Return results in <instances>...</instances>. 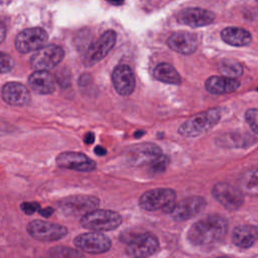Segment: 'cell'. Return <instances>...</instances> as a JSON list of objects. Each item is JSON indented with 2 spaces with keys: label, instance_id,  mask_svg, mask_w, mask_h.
Masks as SVG:
<instances>
[{
  "label": "cell",
  "instance_id": "d590c367",
  "mask_svg": "<svg viewBox=\"0 0 258 258\" xmlns=\"http://www.w3.org/2000/svg\"><path fill=\"white\" fill-rule=\"evenodd\" d=\"M39 214L45 218H48L49 216H51V214L53 213V209L52 208H45V209H39Z\"/></svg>",
  "mask_w": 258,
  "mask_h": 258
},
{
  "label": "cell",
  "instance_id": "484cf974",
  "mask_svg": "<svg viewBox=\"0 0 258 258\" xmlns=\"http://www.w3.org/2000/svg\"><path fill=\"white\" fill-rule=\"evenodd\" d=\"M241 188L249 191V192H256L257 191V169L253 168L246 172H244L240 179H239Z\"/></svg>",
  "mask_w": 258,
  "mask_h": 258
},
{
  "label": "cell",
  "instance_id": "8d00e7d4",
  "mask_svg": "<svg viewBox=\"0 0 258 258\" xmlns=\"http://www.w3.org/2000/svg\"><path fill=\"white\" fill-rule=\"evenodd\" d=\"M85 143L86 144H92L94 143L95 141V135L93 132H88L86 135H85Z\"/></svg>",
  "mask_w": 258,
  "mask_h": 258
},
{
  "label": "cell",
  "instance_id": "836d02e7",
  "mask_svg": "<svg viewBox=\"0 0 258 258\" xmlns=\"http://www.w3.org/2000/svg\"><path fill=\"white\" fill-rule=\"evenodd\" d=\"M10 131H11L10 126L7 123H5V122H1L0 121V135L8 134Z\"/></svg>",
  "mask_w": 258,
  "mask_h": 258
},
{
  "label": "cell",
  "instance_id": "7a4b0ae2",
  "mask_svg": "<svg viewBox=\"0 0 258 258\" xmlns=\"http://www.w3.org/2000/svg\"><path fill=\"white\" fill-rule=\"evenodd\" d=\"M220 119L221 110L219 108L208 109L183 122L178 128V133L185 137L200 136L215 127Z\"/></svg>",
  "mask_w": 258,
  "mask_h": 258
},
{
  "label": "cell",
  "instance_id": "4dcf8cb0",
  "mask_svg": "<svg viewBox=\"0 0 258 258\" xmlns=\"http://www.w3.org/2000/svg\"><path fill=\"white\" fill-rule=\"evenodd\" d=\"M257 114H258V111L255 108L247 110V112L245 114L246 122L250 126V129L254 133H257V129H258V127H257Z\"/></svg>",
  "mask_w": 258,
  "mask_h": 258
},
{
  "label": "cell",
  "instance_id": "f546056e",
  "mask_svg": "<svg viewBox=\"0 0 258 258\" xmlns=\"http://www.w3.org/2000/svg\"><path fill=\"white\" fill-rule=\"evenodd\" d=\"M14 67L13 57L4 51H0V74L9 73Z\"/></svg>",
  "mask_w": 258,
  "mask_h": 258
},
{
  "label": "cell",
  "instance_id": "9a60e30c",
  "mask_svg": "<svg viewBox=\"0 0 258 258\" xmlns=\"http://www.w3.org/2000/svg\"><path fill=\"white\" fill-rule=\"evenodd\" d=\"M206 205L207 202L202 197H188L182 199L178 203H175L170 211V215L175 221H185L201 213L205 209Z\"/></svg>",
  "mask_w": 258,
  "mask_h": 258
},
{
  "label": "cell",
  "instance_id": "f1b7e54d",
  "mask_svg": "<svg viewBox=\"0 0 258 258\" xmlns=\"http://www.w3.org/2000/svg\"><path fill=\"white\" fill-rule=\"evenodd\" d=\"M50 258H83L77 251L63 248V247H57L50 251Z\"/></svg>",
  "mask_w": 258,
  "mask_h": 258
},
{
  "label": "cell",
  "instance_id": "60d3db41",
  "mask_svg": "<svg viewBox=\"0 0 258 258\" xmlns=\"http://www.w3.org/2000/svg\"><path fill=\"white\" fill-rule=\"evenodd\" d=\"M218 258H228V257H218Z\"/></svg>",
  "mask_w": 258,
  "mask_h": 258
},
{
  "label": "cell",
  "instance_id": "d6986e66",
  "mask_svg": "<svg viewBox=\"0 0 258 258\" xmlns=\"http://www.w3.org/2000/svg\"><path fill=\"white\" fill-rule=\"evenodd\" d=\"M166 43L169 46V48L178 53L190 54L197 50L198 37L194 33L179 31L172 33L168 37Z\"/></svg>",
  "mask_w": 258,
  "mask_h": 258
},
{
  "label": "cell",
  "instance_id": "4fadbf2b",
  "mask_svg": "<svg viewBox=\"0 0 258 258\" xmlns=\"http://www.w3.org/2000/svg\"><path fill=\"white\" fill-rule=\"evenodd\" d=\"M75 245L90 254H101L111 248V240L102 233H84L75 238Z\"/></svg>",
  "mask_w": 258,
  "mask_h": 258
},
{
  "label": "cell",
  "instance_id": "cb8c5ba5",
  "mask_svg": "<svg viewBox=\"0 0 258 258\" xmlns=\"http://www.w3.org/2000/svg\"><path fill=\"white\" fill-rule=\"evenodd\" d=\"M153 77L162 83L177 85L180 84L181 78L173 66L167 62L157 64L153 70Z\"/></svg>",
  "mask_w": 258,
  "mask_h": 258
},
{
  "label": "cell",
  "instance_id": "e575fe53",
  "mask_svg": "<svg viewBox=\"0 0 258 258\" xmlns=\"http://www.w3.org/2000/svg\"><path fill=\"white\" fill-rule=\"evenodd\" d=\"M6 36V26L2 20H0V44L3 42Z\"/></svg>",
  "mask_w": 258,
  "mask_h": 258
},
{
  "label": "cell",
  "instance_id": "5b68a950",
  "mask_svg": "<svg viewBox=\"0 0 258 258\" xmlns=\"http://www.w3.org/2000/svg\"><path fill=\"white\" fill-rule=\"evenodd\" d=\"M63 49L56 44L44 45L30 57V67L35 71H45L55 68L63 58Z\"/></svg>",
  "mask_w": 258,
  "mask_h": 258
},
{
  "label": "cell",
  "instance_id": "1f68e13d",
  "mask_svg": "<svg viewBox=\"0 0 258 258\" xmlns=\"http://www.w3.org/2000/svg\"><path fill=\"white\" fill-rule=\"evenodd\" d=\"M55 80L61 87H68L71 83V75L68 71L60 70L55 75Z\"/></svg>",
  "mask_w": 258,
  "mask_h": 258
},
{
  "label": "cell",
  "instance_id": "8992f818",
  "mask_svg": "<svg viewBox=\"0 0 258 258\" xmlns=\"http://www.w3.org/2000/svg\"><path fill=\"white\" fill-rule=\"evenodd\" d=\"M159 247L158 239L151 233L137 234L129 238L126 253L131 258H148Z\"/></svg>",
  "mask_w": 258,
  "mask_h": 258
},
{
  "label": "cell",
  "instance_id": "52a82bcc",
  "mask_svg": "<svg viewBox=\"0 0 258 258\" xmlns=\"http://www.w3.org/2000/svg\"><path fill=\"white\" fill-rule=\"evenodd\" d=\"M48 35L41 27H30L19 32L15 38V48L20 53L36 51L46 43Z\"/></svg>",
  "mask_w": 258,
  "mask_h": 258
},
{
  "label": "cell",
  "instance_id": "ab89813d",
  "mask_svg": "<svg viewBox=\"0 0 258 258\" xmlns=\"http://www.w3.org/2000/svg\"><path fill=\"white\" fill-rule=\"evenodd\" d=\"M110 4H112V5H121V4H123V2H109Z\"/></svg>",
  "mask_w": 258,
  "mask_h": 258
},
{
  "label": "cell",
  "instance_id": "e0dca14e",
  "mask_svg": "<svg viewBox=\"0 0 258 258\" xmlns=\"http://www.w3.org/2000/svg\"><path fill=\"white\" fill-rule=\"evenodd\" d=\"M112 84L121 96H129L135 89V76L132 69L126 64L117 66L112 73Z\"/></svg>",
  "mask_w": 258,
  "mask_h": 258
},
{
  "label": "cell",
  "instance_id": "5bb4252c",
  "mask_svg": "<svg viewBox=\"0 0 258 258\" xmlns=\"http://www.w3.org/2000/svg\"><path fill=\"white\" fill-rule=\"evenodd\" d=\"M162 152L159 146L147 142L134 144L133 146H131L126 153V157L130 165L141 166L145 164H150Z\"/></svg>",
  "mask_w": 258,
  "mask_h": 258
},
{
  "label": "cell",
  "instance_id": "30bf717a",
  "mask_svg": "<svg viewBox=\"0 0 258 258\" xmlns=\"http://www.w3.org/2000/svg\"><path fill=\"white\" fill-rule=\"evenodd\" d=\"M27 232L38 241L51 242L64 237L68 234V229L59 224L34 220L27 225Z\"/></svg>",
  "mask_w": 258,
  "mask_h": 258
},
{
  "label": "cell",
  "instance_id": "d4e9b609",
  "mask_svg": "<svg viewBox=\"0 0 258 258\" xmlns=\"http://www.w3.org/2000/svg\"><path fill=\"white\" fill-rule=\"evenodd\" d=\"M219 72L223 77L235 79L243 74V67L233 58H224L219 62Z\"/></svg>",
  "mask_w": 258,
  "mask_h": 258
},
{
  "label": "cell",
  "instance_id": "7c38bea8",
  "mask_svg": "<svg viewBox=\"0 0 258 258\" xmlns=\"http://www.w3.org/2000/svg\"><path fill=\"white\" fill-rule=\"evenodd\" d=\"M55 163L60 168L89 172L96 169V162L81 152L64 151L59 153L55 158Z\"/></svg>",
  "mask_w": 258,
  "mask_h": 258
},
{
  "label": "cell",
  "instance_id": "6da1fadb",
  "mask_svg": "<svg viewBox=\"0 0 258 258\" xmlns=\"http://www.w3.org/2000/svg\"><path fill=\"white\" fill-rule=\"evenodd\" d=\"M228 229L227 220L220 215H210L196 222L188 230L189 242L198 246H207L220 242Z\"/></svg>",
  "mask_w": 258,
  "mask_h": 258
},
{
  "label": "cell",
  "instance_id": "83f0119b",
  "mask_svg": "<svg viewBox=\"0 0 258 258\" xmlns=\"http://www.w3.org/2000/svg\"><path fill=\"white\" fill-rule=\"evenodd\" d=\"M168 164H169V158L165 154L161 153L156 159H154L149 164V171L153 175L160 174L166 169Z\"/></svg>",
  "mask_w": 258,
  "mask_h": 258
},
{
  "label": "cell",
  "instance_id": "d6a6232c",
  "mask_svg": "<svg viewBox=\"0 0 258 258\" xmlns=\"http://www.w3.org/2000/svg\"><path fill=\"white\" fill-rule=\"evenodd\" d=\"M20 209L22 212H24L26 215H32L36 211H39L40 206L36 202H25L20 205Z\"/></svg>",
  "mask_w": 258,
  "mask_h": 258
},
{
  "label": "cell",
  "instance_id": "ffe728a7",
  "mask_svg": "<svg viewBox=\"0 0 258 258\" xmlns=\"http://www.w3.org/2000/svg\"><path fill=\"white\" fill-rule=\"evenodd\" d=\"M28 86L37 94L48 95L55 89V80L48 72L35 71L28 78Z\"/></svg>",
  "mask_w": 258,
  "mask_h": 258
},
{
  "label": "cell",
  "instance_id": "f35d334b",
  "mask_svg": "<svg viewBox=\"0 0 258 258\" xmlns=\"http://www.w3.org/2000/svg\"><path fill=\"white\" fill-rule=\"evenodd\" d=\"M144 133H145V132H144L143 130H137V131L134 133V136H135L136 138H139V137L142 136Z\"/></svg>",
  "mask_w": 258,
  "mask_h": 258
},
{
  "label": "cell",
  "instance_id": "603a6c76",
  "mask_svg": "<svg viewBox=\"0 0 258 258\" xmlns=\"http://www.w3.org/2000/svg\"><path fill=\"white\" fill-rule=\"evenodd\" d=\"M257 239V228L253 225H241L234 229L232 240L240 248L251 247Z\"/></svg>",
  "mask_w": 258,
  "mask_h": 258
},
{
  "label": "cell",
  "instance_id": "44dd1931",
  "mask_svg": "<svg viewBox=\"0 0 258 258\" xmlns=\"http://www.w3.org/2000/svg\"><path fill=\"white\" fill-rule=\"evenodd\" d=\"M240 82L236 79H229L226 77L212 76L207 79L205 83L206 90L215 95L229 94L237 91L240 87Z\"/></svg>",
  "mask_w": 258,
  "mask_h": 258
},
{
  "label": "cell",
  "instance_id": "8fae6325",
  "mask_svg": "<svg viewBox=\"0 0 258 258\" xmlns=\"http://www.w3.org/2000/svg\"><path fill=\"white\" fill-rule=\"evenodd\" d=\"M213 197L227 210L236 211L244 202V196L240 188L226 182H218L212 189Z\"/></svg>",
  "mask_w": 258,
  "mask_h": 258
},
{
  "label": "cell",
  "instance_id": "277c9868",
  "mask_svg": "<svg viewBox=\"0 0 258 258\" xmlns=\"http://www.w3.org/2000/svg\"><path fill=\"white\" fill-rule=\"evenodd\" d=\"M175 191L172 188H153L147 190L139 198V206L141 209L149 212L162 210L170 213L175 205Z\"/></svg>",
  "mask_w": 258,
  "mask_h": 258
},
{
  "label": "cell",
  "instance_id": "2e32d148",
  "mask_svg": "<svg viewBox=\"0 0 258 258\" xmlns=\"http://www.w3.org/2000/svg\"><path fill=\"white\" fill-rule=\"evenodd\" d=\"M176 19L181 24L197 28L211 24L215 20V14L207 9L188 7L179 11Z\"/></svg>",
  "mask_w": 258,
  "mask_h": 258
},
{
  "label": "cell",
  "instance_id": "3957f363",
  "mask_svg": "<svg viewBox=\"0 0 258 258\" xmlns=\"http://www.w3.org/2000/svg\"><path fill=\"white\" fill-rule=\"evenodd\" d=\"M122 223L121 216L110 210H94L81 218V225L95 232L112 231L118 228Z\"/></svg>",
  "mask_w": 258,
  "mask_h": 258
},
{
  "label": "cell",
  "instance_id": "ac0fdd59",
  "mask_svg": "<svg viewBox=\"0 0 258 258\" xmlns=\"http://www.w3.org/2000/svg\"><path fill=\"white\" fill-rule=\"evenodd\" d=\"M2 99L11 106H26L30 102L29 90L21 83H6L1 90Z\"/></svg>",
  "mask_w": 258,
  "mask_h": 258
},
{
  "label": "cell",
  "instance_id": "4316f807",
  "mask_svg": "<svg viewBox=\"0 0 258 258\" xmlns=\"http://www.w3.org/2000/svg\"><path fill=\"white\" fill-rule=\"evenodd\" d=\"M251 137L252 136H245L239 135L237 133H231V134H225L224 136H221L219 138V141L222 145L225 146H238L242 147L243 145H249L251 143Z\"/></svg>",
  "mask_w": 258,
  "mask_h": 258
},
{
  "label": "cell",
  "instance_id": "9c48e42d",
  "mask_svg": "<svg viewBox=\"0 0 258 258\" xmlns=\"http://www.w3.org/2000/svg\"><path fill=\"white\" fill-rule=\"evenodd\" d=\"M99 206V199L94 196L77 195L62 199L58 203L60 211L67 216L86 215Z\"/></svg>",
  "mask_w": 258,
  "mask_h": 258
},
{
  "label": "cell",
  "instance_id": "ba28073f",
  "mask_svg": "<svg viewBox=\"0 0 258 258\" xmlns=\"http://www.w3.org/2000/svg\"><path fill=\"white\" fill-rule=\"evenodd\" d=\"M117 39V34L114 30L105 31L94 43H92L84 57V64L86 67H92L102 60L114 47Z\"/></svg>",
  "mask_w": 258,
  "mask_h": 258
},
{
  "label": "cell",
  "instance_id": "74e56055",
  "mask_svg": "<svg viewBox=\"0 0 258 258\" xmlns=\"http://www.w3.org/2000/svg\"><path fill=\"white\" fill-rule=\"evenodd\" d=\"M94 151H95V153L97 154V155H99V156H103V155H105L106 154V149L104 148V147H102V146H96L95 147V149H94Z\"/></svg>",
  "mask_w": 258,
  "mask_h": 258
},
{
  "label": "cell",
  "instance_id": "7402d4cb",
  "mask_svg": "<svg viewBox=\"0 0 258 258\" xmlns=\"http://www.w3.org/2000/svg\"><path fill=\"white\" fill-rule=\"evenodd\" d=\"M221 37L227 44L232 46H246L252 40V35L247 29L236 26L224 28L221 32Z\"/></svg>",
  "mask_w": 258,
  "mask_h": 258
}]
</instances>
